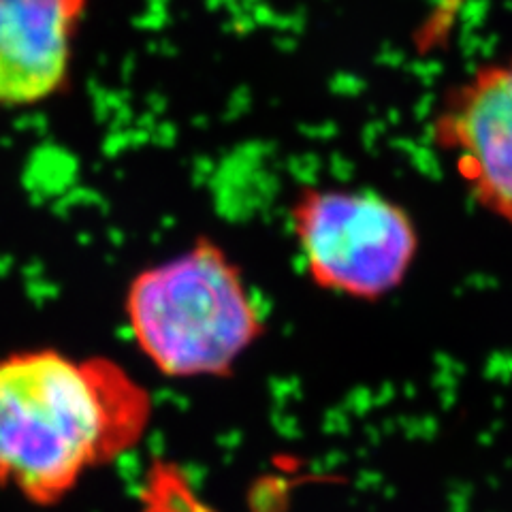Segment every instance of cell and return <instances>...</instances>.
Returning <instances> with one entry per match:
<instances>
[{
	"label": "cell",
	"mask_w": 512,
	"mask_h": 512,
	"mask_svg": "<svg viewBox=\"0 0 512 512\" xmlns=\"http://www.w3.org/2000/svg\"><path fill=\"white\" fill-rule=\"evenodd\" d=\"M152 414L150 391L109 357L56 348L0 357V489L58 506L88 474L133 453Z\"/></svg>",
	"instance_id": "1"
},
{
	"label": "cell",
	"mask_w": 512,
	"mask_h": 512,
	"mask_svg": "<svg viewBox=\"0 0 512 512\" xmlns=\"http://www.w3.org/2000/svg\"><path fill=\"white\" fill-rule=\"evenodd\" d=\"M124 316L141 355L173 380L233 374L267 329L244 271L210 237L135 274Z\"/></svg>",
	"instance_id": "2"
},
{
	"label": "cell",
	"mask_w": 512,
	"mask_h": 512,
	"mask_svg": "<svg viewBox=\"0 0 512 512\" xmlns=\"http://www.w3.org/2000/svg\"><path fill=\"white\" fill-rule=\"evenodd\" d=\"M288 218L308 278L331 295L380 301L406 282L419 256L410 212L372 188L306 186Z\"/></svg>",
	"instance_id": "3"
},
{
	"label": "cell",
	"mask_w": 512,
	"mask_h": 512,
	"mask_svg": "<svg viewBox=\"0 0 512 512\" xmlns=\"http://www.w3.org/2000/svg\"><path fill=\"white\" fill-rule=\"evenodd\" d=\"M429 139L480 210L512 224V54L478 64L444 92Z\"/></svg>",
	"instance_id": "4"
},
{
	"label": "cell",
	"mask_w": 512,
	"mask_h": 512,
	"mask_svg": "<svg viewBox=\"0 0 512 512\" xmlns=\"http://www.w3.org/2000/svg\"><path fill=\"white\" fill-rule=\"evenodd\" d=\"M90 0H0V107L26 109L69 86Z\"/></svg>",
	"instance_id": "5"
}]
</instances>
